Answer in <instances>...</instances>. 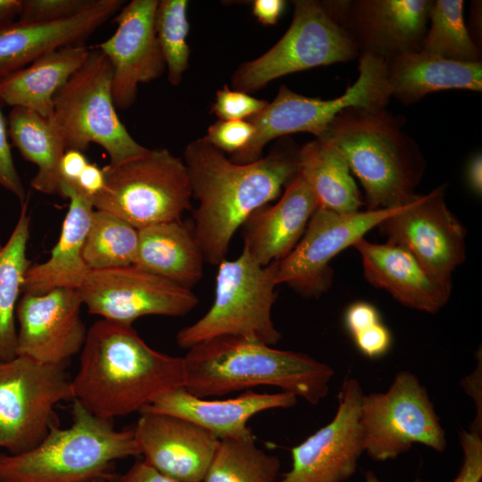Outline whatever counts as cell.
Masks as SVG:
<instances>
[{
  "label": "cell",
  "mask_w": 482,
  "mask_h": 482,
  "mask_svg": "<svg viewBox=\"0 0 482 482\" xmlns=\"http://www.w3.org/2000/svg\"><path fill=\"white\" fill-rule=\"evenodd\" d=\"M298 150L285 148L237 163L204 137L187 145L184 162L192 197L198 201L192 222L205 262L219 265L226 260L237 230L298 173Z\"/></svg>",
  "instance_id": "obj_1"
},
{
  "label": "cell",
  "mask_w": 482,
  "mask_h": 482,
  "mask_svg": "<svg viewBox=\"0 0 482 482\" xmlns=\"http://www.w3.org/2000/svg\"><path fill=\"white\" fill-rule=\"evenodd\" d=\"M80 352L71 379L73 399L103 419L140 412L184 386L183 357L153 349L132 325L97 320Z\"/></svg>",
  "instance_id": "obj_2"
},
{
  "label": "cell",
  "mask_w": 482,
  "mask_h": 482,
  "mask_svg": "<svg viewBox=\"0 0 482 482\" xmlns=\"http://www.w3.org/2000/svg\"><path fill=\"white\" fill-rule=\"evenodd\" d=\"M183 362V388L201 398L268 386L316 405L328 394L335 373L308 354L229 336L193 345Z\"/></svg>",
  "instance_id": "obj_3"
},
{
  "label": "cell",
  "mask_w": 482,
  "mask_h": 482,
  "mask_svg": "<svg viewBox=\"0 0 482 482\" xmlns=\"http://www.w3.org/2000/svg\"><path fill=\"white\" fill-rule=\"evenodd\" d=\"M403 124L400 116L386 108L348 107L321 137L340 153L358 178L367 210L403 207L419 195L415 190L426 162Z\"/></svg>",
  "instance_id": "obj_4"
},
{
  "label": "cell",
  "mask_w": 482,
  "mask_h": 482,
  "mask_svg": "<svg viewBox=\"0 0 482 482\" xmlns=\"http://www.w3.org/2000/svg\"><path fill=\"white\" fill-rule=\"evenodd\" d=\"M72 424L51 427L43 440L18 454L0 453V482L113 480L117 460L140 455L134 430H117L73 399Z\"/></svg>",
  "instance_id": "obj_5"
},
{
  "label": "cell",
  "mask_w": 482,
  "mask_h": 482,
  "mask_svg": "<svg viewBox=\"0 0 482 482\" xmlns=\"http://www.w3.org/2000/svg\"><path fill=\"white\" fill-rule=\"evenodd\" d=\"M218 266L211 308L177 333V345L187 350L201 342L228 336L277 345L282 335L271 316L277 299L276 262L262 266L243 248L237 259L224 260Z\"/></svg>",
  "instance_id": "obj_6"
},
{
  "label": "cell",
  "mask_w": 482,
  "mask_h": 482,
  "mask_svg": "<svg viewBox=\"0 0 482 482\" xmlns=\"http://www.w3.org/2000/svg\"><path fill=\"white\" fill-rule=\"evenodd\" d=\"M112 67L97 48H90L81 67L54 97L51 119L66 149L85 151L99 145L117 166L145 154L120 120L112 96Z\"/></svg>",
  "instance_id": "obj_7"
},
{
  "label": "cell",
  "mask_w": 482,
  "mask_h": 482,
  "mask_svg": "<svg viewBox=\"0 0 482 482\" xmlns=\"http://www.w3.org/2000/svg\"><path fill=\"white\" fill-rule=\"evenodd\" d=\"M104 170L105 186L94 199V208L113 214L138 230L179 220L192 208L186 164L167 149H148Z\"/></svg>",
  "instance_id": "obj_8"
},
{
  "label": "cell",
  "mask_w": 482,
  "mask_h": 482,
  "mask_svg": "<svg viewBox=\"0 0 482 482\" xmlns=\"http://www.w3.org/2000/svg\"><path fill=\"white\" fill-rule=\"evenodd\" d=\"M358 68V79L334 99L309 97L285 85L280 86L273 101L247 120L254 127V135L249 145L230 160L237 163L255 162L261 158L267 143L293 133L307 132L321 138L337 115L345 108H386L391 96L384 60L368 54H361Z\"/></svg>",
  "instance_id": "obj_9"
},
{
  "label": "cell",
  "mask_w": 482,
  "mask_h": 482,
  "mask_svg": "<svg viewBox=\"0 0 482 482\" xmlns=\"http://www.w3.org/2000/svg\"><path fill=\"white\" fill-rule=\"evenodd\" d=\"M291 24L266 53L242 63L232 77L233 89L254 92L290 73L353 61L357 46L335 21L323 2H294Z\"/></svg>",
  "instance_id": "obj_10"
},
{
  "label": "cell",
  "mask_w": 482,
  "mask_h": 482,
  "mask_svg": "<svg viewBox=\"0 0 482 482\" xmlns=\"http://www.w3.org/2000/svg\"><path fill=\"white\" fill-rule=\"evenodd\" d=\"M360 425L364 452L373 460H394L420 444L446 447L445 432L426 387L409 370L399 371L386 392L362 397Z\"/></svg>",
  "instance_id": "obj_11"
},
{
  "label": "cell",
  "mask_w": 482,
  "mask_h": 482,
  "mask_svg": "<svg viewBox=\"0 0 482 482\" xmlns=\"http://www.w3.org/2000/svg\"><path fill=\"white\" fill-rule=\"evenodd\" d=\"M73 400L65 366L17 355L0 363V447L29 451L57 424L56 405Z\"/></svg>",
  "instance_id": "obj_12"
},
{
  "label": "cell",
  "mask_w": 482,
  "mask_h": 482,
  "mask_svg": "<svg viewBox=\"0 0 482 482\" xmlns=\"http://www.w3.org/2000/svg\"><path fill=\"white\" fill-rule=\"evenodd\" d=\"M400 208L339 213L318 207L295 248L276 262L277 284L319 297L332 282L331 260Z\"/></svg>",
  "instance_id": "obj_13"
},
{
  "label": "cell",
  "mask_w": 482,
  "mask_h": 482,
  "mask_svg": "<svg viewBox=\"0 0 482 482\" xmlns=\"http://www.w3.org/2000/svg\"><path fill=\"white\" fill-rule=\"evenodd\" d=\"M79 292L89 313L128 325L147 315L184 316L199 303L191 289L135 265L90 270Z\"/></svg>",
  "instance_id": "obj_14"
},
{
  "label": "cell",
  "mask_w": 482,
  "mask_h": 482,
  "mask_svg": "<svg viewBox=\"0 0 482 482\" xmlns=\"http://www.w3.org/2000/svg\"><path fill=\"white\" fill-rule=\"evenodd\" d=\"M445 185L419 195L377 228L388 242L406 247L435 278L452 284L466 258V229L445 203Z\"/></svg>",
  "instance_id": "obj_15"
},
{
  "label": "cell",
  "mask_w": 482,
  "mask_h": 482,
  "mask_svg": "<svg viewBox=\"0 0 482 482\" xmlns=\"http://www.w3.org/2000/svg\"><path fill=\"white\" fill-rule=\"evenodd\" d=\"M363 394L357 379L345 378L334 418L291 449V468L278 482H344L353 476L364 452L359 420Z\"/></svg>",
  "instance_id": "obj_16"
},
{
  "label": "cell",
  "mask_w": 482,
  "mask_h": 482,
  "mask_svg": "<svg viewBox=\"0 0 482 482\" xmlns=\"http://www.w3.org/2000/svg\"><path fill=\"white\" fill-rule=\"evenodd\" d=\"M361 54L383 60L420 50L433 0L323 1Z\"/></svg>",
  "instance_id": "obj_17"
},
{
  "label": "cell",
  "mask_w": 482,
  "mask_h": 482,
  "mask_svg": "<svg viewBox=\"0 0 482 482\" xmlns=\"http://www.w3.org/2000/svg\"><path fill=\"white\" fill-rule=\"evenodd\" d=\"M79 289L57 288L44 295L23 294L16 308L17 355L65 366L81 351L87 330L80 317Z\"/></svg>",
  "instance_id": "obj_18"
},
{
  "label": "cell",
  "mask_w": 482,
  "mask_h": 482,
  "mask_svg": "<svg viewBox=\"0 0 482 482\" xmlns=\"http://www.w3.org/2000/svg\"><path fill=\"white\" fill-rule=\"evenodd\" d=\"M158 0H132L114 18L116 30L96 46L112 67V96L119 110L136 101L138 85L162 75L166 66L154 29Z\"/></svg>",
  "instance_id": "obj_19"
},
{
  "label": "cell",
  "mask_w": 482,
  "mask_h": 482,
  "mask_svg": "<svg viewBox=\"0 0 482 482\" xmlns=\"http://www.w3.org/2000/svg\"><path fill=\"white\" fill-rule=\"evenodd\" d=\"M144 461L181 482H203L220 439L180 417L142 411L133 428Z\"/></svg>",
  "instance_id": "obj_20"
},
{
  "label": "cell",
  "mask_w": 482,
  "mask_h": 482,
  "mask_svg": "<svg viewBox=\"0 0 482 482\" xmlns=\"http://www.w3.org/2000/svg\"><path fill=\"white\" fill-rule=\"evenodd\" d=\"M353 247L361 255L366 280L388 292L401 304L436 313L448 302L452 284L432 277L406 247L388 241L371 243L364 237Z\"/></svg>",
  "instance_id": "obj_21"
},
{
  "label": "cell",
  "mask_w": 482,
  "mask_h": 482,
  "mask_svg": "<svg viewBox=\"0 0 482 482\" xmlns=\"http://www.w3.org/2000/svg\"><path fill=\"white\" fill-rule=\"evenodd\" d=\"M121 0H93L79 13L43 23L12 22L0 27V77L57 49L82 44L122 6Z\"/></svg>",
  "instance_id": "obj_22"
},
{
  "label": "cell",
  "mask_w": 482,
  "mask_h": 482,
  "mask_svg": "<svg viewBox=\"0 0 482 482\" xmlns=\"http://www.w3.org/2000/svg\"><path fill=\"white\" fill-rule=\"evenodd\" d=\"M296 403L295 395L282 391L269 394L251 389L234 398L216 400L195 396L179 387L163 394L142 411L186 419L220 440L249 436L253 431L247 424L252 417L268 410L291 408Z\"/></svg>",
  "instance_id": "obj_23"
},
{
  "label": "cell",
  "mask_w": 482,
  "mask_h": 482,
  "mask_svg": "<svg viewBox=\"0 0 482 482\" xmlns=\"http://www.w3.org/2000/svg\"><path fill=\"white\" fill-rule=\"evenodd\" d=\"M318 207L298 171L275 204L259 208L243 224V248L262 266L282 260L297 245Z\"/></svg>",
  "instance_id": "obj_24"
},
{
  "label": "cell",
  "mask_w": 482,
  "mask_h": 482,
  "mask_svg": "<svg viewBox=\"0 0 482 482\" xmlns=\"http://www.w3.org/2000/svg\"><path fill=\"white\" fill-rule=\"evenodd\" d=\"M58 195L70 201L59 239L46 262L28 269L23 294L39 295L57 288L79 289L90 271L83 259V245L95 211L93 202L69 185H60Z\"/></svg>",
  "instance_id": "obj_25"
},
{
  "label": "cell",
  "mask_w": 482,
  "mask_h": 482,
  "mask_svg": "<svg viewBox=\"0 0 482 482\" xmlns=\"http://www.w3.org/2000/svg\"><path fill=\"white\" fill-rule=\"evenodd\" d=\"M384 63L390 96L404 105L437 91L482 90V62H457L418 50L384 60Z\"/></svg>",
  "instance_id": "obj_26"
},
{
  "label": "cell",
  "mask_w": 482,
  "mask_h": 482,
  "mask_svg": "<svg viewBox=\"0 0 482 482\" xmlns=\"http://www.w3.org/2000/svg\"><path fill=\"white\" fill-rule=\"evenodd\" d=\"M89 52L82 44L65 46L0 77L1 103L50 118L55 94L81 67Z\"/></svg>",
  "instance_id": "obj_27"
},
{
  "label": "cell",
  "mask_w": 482,
  "mask_h": 482,
  "mask_svg": "<svg viewBox=\"0 0 482 482\" xmlns=\"http://www.w3.org/2000/svg\"><path fill=\"white\" fill-rule=\"evenodd\" d=\"M204 255L193 222L181 220L138 230L135 266L191 289L203 276Z\"/></svg>",
  "instance_id": "obj_28"
},
{
  "label": "cell",
  "mask_w": 482,
  "mask_h": 482,
  "mask_svg": "<svg viewBox=\"0 0 482 482\" xmlns=\"http://www.w3.org/2000/svg\"><path fill=\"white\" fill-rule=\"evenodd\" d=\"M299 172L307 181L320 208L339 213L360 211V192L340 153L327 140L316 138L298 150Z\"/></svg>",
  "instance_id": "obj_29"
},
{
  "label": "cell",
  "mask_w": 482,
  "mask_h": 482,
  "mask_svg": "<svg viewBox=\"0 0 482 482\" xmlns=\"http://www.w3.org/2000/svg\"><path fill=\"white\" fill-rule=\"evenodd\" d=\"M9 138L21 156L37 167L31 187L43 194H59L58 165L66 150L53 120L22 107H12L8 115Z\"/></svg>",
  "instance_id": "obj_30"
},
{
  "label": "cell",
  "mask_w": 482,
  "mask_h": 482,
  "mask_svg": "<svg viewBox=\"0 0 482 482\" xmlns=\"http://www.w3.org/2000/svg\"><path fill=\"white\" fill-rule=\"evenodd\" d=\"M27 200L17 223L0 248V363L17 356L16 308L31 262L27 256L30 218Z\"/></svg>",
  "instance_id": "obj_31"
},
{
  "label": "cell",
  "mask_w": 482,
  "mask_h": 482,
  "mask_svg": "<svg viewBox=\"0 0 482 482\" xmlns=\"http://www.w3.org/2000/svg\"><path fill=\"white\" fill-rule=\"evenodd\" d=\"M280 460L256 444L253 434L220 439L203 482H278Z\"/></svg>",
  "instance_id": "obj_32"
},
{
  "label": "cell",
  "mask_w": 482,
  "mask_h": 482,
  "mask_svg": "<svg viewBox=\"0 0 482 482\" xmlns=\"http://www.w3.org/2000/svg\"><path fill=\"white\" fill-rule=\"evenodd\" d=\"M137 247L138 229L95 209L83 245V259L90 270L134 265Z\"/></svg>",
  "instance_id": "obj_33"
},
{
  "label": "cell",
  "mask_w": 482,
  "mask_h": 482,
  "mask_svg": "<svg viewBox=\"0 0 482 482\" xmlns=\"http://www.w3.org/2000/svg\"><path fill=\"white\" fill-rule=\"evenodd\" d=\"M462 0H433L420 50L464 62H481V51L465 23Z\"/></svg>",
  "instance_id": "obj_34"
},
{
  "label": "cell",
  "mask_w": 482,
  "mask_h": 482,
  "mask_svg": "<svg viewBox=\"0 0 482 482\" xmlns=\"http://www.w3.org/2000/svg\"><path fill=\"white\" fill-rule=\"evenodd\" d=\"M187 0H161L154 15L156 38L167 69L168 81L178 86L188 67L190 55Z\"/></svg>",
  "instance_id": "obj_35"
},
{
  "label": "cell",
  "mask_w": 482,
  "mask_h": 482,
  "mask_svg": "<svg viewBox=\"0 0 482 482\" xmlns=\"http://www.w3.org/2000/svg\"><path fill=\"white\" fill-rule=\"evenodd\" d=\"M93 0H21L19 22H53L72 17Z\"/></svg>",
  "instance_id": "obj_36"
},
{
  "label": "cell",
  "mask_w": 482,
  "mask_h": 482,
  "mask_svg": "<svg viewBox=\"0 0 482 482\" xmlns=\"http://www.w3.org/2000/svg\"><path fill=\"white\" fill-rule=\"evenodd\" d=\"M253 135L254 127L247 120H219L208 128L204 138L222 153L231 154L230 158H233L249 145Z\"/></svg>",
  "instance_id": "obj_37"
},
{
  "label": "cell",
  "mask_w": 482,
  "mask_h": 482,
  "mask_svg": "<svg viewBox=\"0 0 482 482\" xmlns=\"http://www.w3.org/2000/svg\"><path fill=\"white\" fill-rule=\"evenodd\" d=\"M268 102L225 85L216 92L212 112L220 120H244L259 113Z\"/></svg>",
  "instance_id": "obj_38"
},
{
  "label": "cell",
  "mask_w": 482,
  "mask_h": 482,
  "mask_svg": "<svg viewBox=\"0 0 482 482\" xmlns=\"http://www.w3.org/2000/svg\"><path fill=\"white\" fill-rule=\"evenodd\" d=\"M462 449V462L458 475L453 482H481L482 479V439L481 432L475 429L460 433Z\"/></svg>",
  "instance_id": "obj_39"
},
{
  "label": "cell",
  "mask_w": 482,
  "mask_h": 482,
  "mask_svg": "<svg viewBox=\"0 0 482 482\" xmlns=\"http://www.w3.org/2000/svg\"><path fill=\"white\" fill-rule=\"evenodd\" d=\"M1 104L0 101V186L17 196L23 204L26 201V193L12 156L7 121Z\"/></svg>",
  "instance_id": "obj_40"
},
{
  "label": "cell",
  "mask_w": 482,
  "mask_h": 482,
  "mask_svg": "<svg viewBox=\"0 0 482 482\" xmlns=\"http://www.w3.org/2000/svg\"><path fill=\"white\" fill-rule=\"evenodd\" d=\"M352 337L358 350L366 357L372 359L385 355L392 345L391 332L381 321L365 328Z\"/></svg>",
  "instance_id": "obj_41"
},
{
  "label": "cell",
  "mask_w": 482,
  "mask_h": 482,
  "mask_svg": "<svg viewBox=\"0 0 482 482\" xmlns=\"http://www.w3.org/2000/svg\"><path fill=\"white\" fill-rule=\"evenodd\" d=\"M379 321L381 320L378 311L367 302L352 303L345 314V327L352 336Z\"/></svg>",
  "instance_id": "obj_42"
},
{
  "label": "cell",
  "mask_w": 482,
  "mask_h": 482,
  "mask_svg": "<svg viewBox=\"0 0 482 482\" xmlns=\"http://www.w3.org/2000/svg\"><path fill=\"white\" fill-rule=\"evenodd\" d=\"M70 186V185H69ZM105 186V172L104 167L88 162L73 187L80 195L94 201L104 190Z\"/></svg>",
  "instance_id": "obj_43"
},
{
  "label": "cell",
  "mask_w": 482,
  "mask_h": 482,
  "mask_svg": "<svg viewBox=\"0 0 482 482\" xmlns=\"http://www.w3.org/2000/svg\"><path fill=\"white\" fill-rule=\"evenodd\" d=\"M88 162L82 151L66 149L58 165L59 186L75 185Z\"/></svg>",
  "instance_id": "obj_44"
},
{
  "label": "cell",
  "mask_w": 482,
  "mask_h": 482,
  "mask_svg": "<svg viewBox=\"0 0 482 482\" xmlns=\"http://www.w3.org/2000/svg\"><path fill=\"white\" fill-rule=\"evenodd\" d=\"M119 482H181L167 477L154 469L144 460L136 461L126 473L119 478Z\"/></svg>",
  "instance_id": "obj_45"
},
{
  "label": "cell",
  "mask_w": 482,
  "mask_h": 482,
  "mask_svg": "<svg viewBox=\"0 0 482 482\" xmlns=\"http://www.w3.org/2000/svg\"><path fill=\"white\" fill-rule=\"evenodd\" d=\"M286 4L283 0H255L252 11L260 23L271 26L278 22Z\"/></svg>",
  "instance_id": "obj_46"
},
{
  "label": "cell",
  "mask_w": 482,
  "mask_h": 482,
  "mask_svg": "<svg viewBox=\"0 0 482 482\" xmlns=\"http://www.w3.org/2000/svg\"><path fill=\"white\" fill-rule=\"evenodd\" d=\"M467 180L470 188L476 194L482 192V158L480 154H475L467 167Z\"/></svg>",
  "instance_id": "obj_47"
},
{
  "label": "cell",
  "mask_w": 482,
  "mask_h": 482,
  "mask_svg": "<svg viewBox=\"0 0 482 482\" xmlns=\"http://www.w3.org/2000/svg\"><path fill=\"white\" fill-rule=\"evenodd\" d=\"M21 0H0V27L12 23L14 17L19 16Z\"/></svg>",
  "instance_id": "obj_48"
},
{
  "label": "cell",
  "mask_w": 482,
  "mask_h": 482,
  "mask_svg": "<svg viewBox=\"0 0 482 482\" xmlns=\"http://www.w3.org/2000/svg\"><path fill=\"white\" fill-rule=\"evenodd\" d=\"M365 482H382L377 478V476L371 471L369 470L365 473ZM412 482H420V479H416Z\"/></svg>",
  "instance_id": "obj_49"
},
{
  "label": "cell",
  "mask_w": 482,
  "mask_h": 482,
  "mask_svg": "<svg viewBox=\"0 0 482 482\" xmlns=\"http://www.w3.org/2000/svg\"><path fill=\"white\" fill-rule=\"evenodd\" d=\"M91 482H112V479H108V478H96V479H94L93 481Z\"/></svg>",
  "instance_id": "obj_50"
},
{
  "label": "cell",
  "mask_w": 482,
  "mask_h": 482,
  "mask_svg": "<svg viewBox=\"0 0 482 482\" xmlns=\"http://www.w3.org/2000/svg\"><path fill=\"white\" fill-rule=\"evenodd\" d=\"M1 246H2V245H1V244H0V248H1Z\"/></svg>",
  "instance_id": "obj_51"
}]
</instances>
